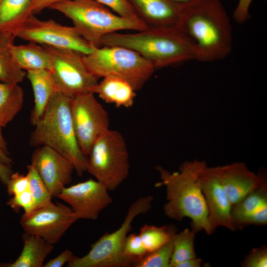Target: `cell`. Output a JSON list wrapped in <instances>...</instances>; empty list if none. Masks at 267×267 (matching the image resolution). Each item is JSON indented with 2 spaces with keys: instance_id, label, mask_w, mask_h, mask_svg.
I'll return each instance as SVG.
<instances>
[{
  "instance_id": "cell-12",
  "label": "cell",
  "mask_w": 267,
  "mask_h": 267,
  "mask_svg": "<svg viewBox=\"0 0 267 267\" xmlns=\"http://www.w3.org/2000/svg\"><path fill=\"white\" fill-rule=\"evenodd\" d=\"M77 220L69 206L51 201L29 214H23L19 222L25 232L38 236L54 245Z\"/></svg>"
},
{
  "instance_id": "cell-7",
  "label": "cell",
  "mask_w": 267,
  "mask_h": 267,
  "mask_svg": "<svg viewBox=\"0 0 267 267\" xmlns=\"http://www.w3.org/2000/svg\"><path fill=\"white\" fill-rule=\"evenodd\" d=\"M151 195L140 197L130 206L120 227L111 233H106L91 246L85 256L76 257L67 264V267H127L133 266L124 254V245L135 218L148 213L152 207Z\"/></svg>"
},
{
  "instance_id": "cell-19",
  "label": "cell",
  "mask_w": 267,
  "mask_h": 267,
  "mask_svg": "<svg viewBox=\"0 0 267 267\" xmlns=\"http://www.w3.org/2000/svg\"><path fill=\"white\" fill-rule=\"evenodd\" d=\"M102 78L92 89V93L97 94L106 102L118 107L129 108L133 105L136 90L129 82L113 76Z\"/></svg>"
},
{
  "instance_id": "cell-13",
  "label": "cell",
  "mask_w": 267,
  "mask_h": 267,
  "mask_svg": "<svg viewBox=\"0 0 267 267\" xmlns=\"http://www.w3.org/2000/svg\"><path fill=\"white\" fill-rule=\"evenodd\" d=\"M108 191L98 181L89 179L65 186L56 197L66 202L78 220H95L113 201Z\"/></svg>"
},
{
  "instance_id": "cell-15",
  "label": "cell",
  "mask_w": 267,
  "mask_h": 267,
  "mask_svg": "<svg viewBox=\"0 0 267 267\" xmlns=\"http://www.w3.org/2000/svg\"><path fill=\"white\" fill-rule=\"evenodd\" d=\"M200 182L207 208L211 234L219 226L233 230L230 219L231 205L211 167L206 166L203 170Z\"/></svg>"
},
{
  "instance_id": "cell-39",
  "label": "cell",
  "mask_w": 267,
  "mask_h": 267,
  "mask_svg": "<svg viewBox=\"0 0 267 267\" xmlns=\"http://www.w3.org/2000/svg\"><path fill=\"white\" fill-rule=\"evenodd\" d=\"M64 0H32L31 8L32 13L33 14L39 13L52 4Z\"/></svg>"
},
{
  "instance_id": "cell-35",
  "label": "cell",
  "mask_w": 267,
  "mask_h": 267,
  "mask_svg": "<svg viewBox=\"0 0 267 267\" xmlns=\"http://www.w3.org/2000/svg\"><path fill=\"white\" fill-rule=\"evenodd\" d=\"M244 267H267V248L263 245L253 248L242 263Z\"/></svg>"
},
{
  "instance_id": "cell-41",
  "label": "cell",
  "mask_w": 267,
  "mask_h": 267,
  "mask_svg": "<svg viewBox=\"0 0 267 267\" xmlns=\"http://www.w3.org/2000/svg\"><path fill=\"white\" fill-rule=\"evenodd\" d=\"M177 5L183 8L198 0H170Z\"/></svg>"
},
{
  "instance_id": "cell-3",
  "label": "cell",
  "mask_w": 267,
  "mask_h": 267,
  "mask_svg": "<svg viewBox=\"0 0 267 267\" xmlns=\"http://www.w3.org/2000/svg\"><path fill=\"white\" fill-rule=\"evenodd\" d=\"M72 98L58 91L54 94L34 126L29 143L34 147L45 145L56 150L73 164L81 176L87 171V156L82 151L76 135L70 106Z\"/></svg>"
},
{
  "instance_id": "cell-11",
  "label": "cell",
  "mask_w": 267,
  "mask_h": 267,
  "mask_svg": "<svg viewBox=\"0 0 267 267\" xmlns=\"http://www.w3.org/2000/svg\"><path fill=\"white\" fill-rule=\"evenodd\" d=\"M70 106L78 142L87 156L95 140L110 129L108 113L91 92L73 97Z\"/></svg>"
},
{
  "instance_id": "cell-8",
  "label": "cell",
  "mask_w": 267,
  "mask_h": 267,
  "mask_svg": "<svg viewBox=\"0 0 267 267\" xmlns=\"http://www.w3.org/2000/svg\"><path fill=\"white\" fill-rule=\"evenodd\" d=\"M87 171L109 191L126 180L130 171L129 154L119 132L109 129L95 140L87 155Z\"/></svg>"
},
{
  "instance_id": "cell-21",
  "label": "cell",
  "mask_w": 267,
  "mask_h": 267,
  "mask_svg": "<svg viewBox=\"0 0 267 267\" xmlns=\"http://www.w3.org/2000/svg\"><path fill=\"white\" fill-rule=\"evenodd\" d=\"M260 174L259 185L231 207L230 219L233 230L244 227L247 219L261 206L267 204V178L262 172Z\"/></svg>"
},
{
  "instance_id": "cell-23",
  "label": "cell",
  "mask_w": 267,
  "mask_h": 267,
  "mask_svg": "<svg viewBox=\"0 0 267 267\" xmlns=\"http://www.w3.org/2000/svg\"><path fill=\"white\" fill-rule=\"evenodd\" d=\"M32 0H0V33H14L33 13Z\"/></svg>"
},
{
  "instance_id": "cell-20",
  "label": "cell",
  "mask_w": 267,
  "mask_h": 267,
  "mask_svg": "<svg viewBox=\"0 0 267 267\" xmlns=\"http://www.w3.org/2000/svg\"><path fill=\"white\" fill-rule=\"evenodd\" d=\"M22 251L13 262L0 265L4 267H42L46 257L52 251L54 245L41 237L24 232L22 235Z\"/></svg>"
},
{
  "instance_id": "cell-27",
  "label": "cell",
  "mask_w": 267,
  "mask_h": 267,
  "mask_svg": "<svg viewBox=\"0 0 267 267\" xmlns=\"http://www.w3.org/2000/svg\"><path fill=\"white\" fill-rule=\"evenodd\" d=\"M195 234L191 229L185 228L175 234L170 267H177L180 263L196 257L194 250Z\"/></svg>"
},
{
  "instance_id": "cell-10",
  "label": "cell",
  "mask_w": 267,
  "mask_h": 267,
  "mask_svg": "<svg viewBox=\"0 0 267 267\" xmlns=\"http://www.w3.org/2000/svg\"><path fill=\"white\" fill-rule=\"evenodd\" d=\"M14 36L43 45L75 50L84 55L90 53L92 49L74 26L62 25L52 19L40 20L33 14Z\"/></svg>"
},
{
  "instance_id": "cell-38",
  "label": "cell",
  "mask_w": 267,
  "mask_h": 267,
  "mask_svg": "<svg viewBox=\"0 0 267 267\" xmlns=\"http://www.w3.org/2000/svg\"><path fill=\"white\" fill-rule=\"evenodd\" d=\"M76 257L72 252L68 249L65 250L55 258L47 261L43 267H62L67 264Z\"/></svg>"
},
{
  "instance_id": "cell-2",
  "label": "cell",
  "mask_w": 267,
  "mask_h": 267,
  "mask_svg": "<svg viewBox=\"0 0 267 267\" xmlns=\"http://www.w3.org/2000/svg\"><path fill=\"white\" fill-rule=\"evenodd\" d=\"M206 166L205 161L194 160L183 162L177 172L158 167L161 181L155 186L166 187L164 211L166 216L178 221L189 218L193 231L196 233L204 230L210 235L208 210L200 182V174Z\"/></svg>"
},
{
  "instance_id": "cell-26",
  "label": "cell",
  "mask_w": 267,
  "mask_h": 267,
  "mask_svg": "<svg viewBox=\"0 0 267 267\" xmlns=\"http://www.w3.org/2000/svg\"><path fill=\"white\" fill-rule=\"evenodd\" d=\"M176 231V227L174 225L157 226L145 224L140 228L139 235L148 253L168 243Z\"/></svg>"
},
{
  "instance_id": "cell-40",
  "label": "cell",
  "mask_w": 267,
  "mask_h": 267,
  "mask_svg": "<svg viewBox=\"0 0 267 267\" xmlns=\"http://www.w3.org/2000/svg\"><path fill=\"white\" fill-rule=\"evenodd\" d=\"M202 262L201 259L195 257L180 263L177 267H200Z\"/></svg>"
},
{
  "instance_id": "cell-32",
  "label": "cell",
  "mask_w": 267,
  "mask_h": 267,
  "mask_svg": "<svg viewBox=\"0 0 267 267\" xmlns=\"http://www.w3.org/2000/svg\"><path fill=\"white\" fill-rule=\"evenodd\" d=\"M14 211L18 212L21 209L24 214H29L35 209L33 196L28 189L21 193L12 196L6 202Z\"/></svg>"
},
{
  "instance_id": "cell-22",
  "label": "cell",
  "mask_w": 267,
  "mask_h": 267,
  "mask_svg": "<svg viewBox=\"0 0 267 267\" xmlns=\"http://www.w3.org/2000/svg\"><path fill=\"white\" fill-rule=\"evenodd\" d=\"M11 51L16 64L24 71L52 69L51 56L44 45L32 42L13 44Z\"/></svg>"
},
{
  "instance_id": "cell-6",
  "label": "cell",
  "mask_w": 267,
  "mask_h": 267,
  "mask_svg": "<svg viewBox=\"0 0 267 267\" xmlns=\"http://www.w3.org/2000/svg\"><path fill=\"white\" fill-rule=\"evenodd\" d=\"M89 71L97 79L113 76L129 82L136 91L150 78L156 69L136 51L119 46H92V51L83 55Z\"/></svg>"
},
{
  "instance_id": "cell-24",
  "label": "cell",
  "mask_w": 267,
  "mask_h": 267,
  "mask_svg": "<svg viewBox=\"0 0 267 267\" xmlns=\"http://www.w3.org/2000/svg\"><path fill=\"white\" fill-rule=\"evenodd\" d=\"M16 38L11 33H0V82L10 84L21 83L26 76L25 71L15 62L11 51Z\"/></svg>"
},
{
  "instance_id": "cell-18",
  "label": "cell",
  "mask_w": 267,
  "mask_h": 267,
  "mask_svg": "<svg viewBox=\"0 0 267 267\" xmlns=\"http://www.w3.org/2000/svg\"><path fill=\"white\" fill-rule=\"evenodd\" d=\"M26 76L31 84L34 92V106L31 112L30 122L35 126L57 91L50 70L28 71L26 72Z\"/></svg>"
},
{
  "instance_id": "cell-17",
  "label": "cell",
  "mask_w": 267,
  "mask_h": 267,
  "mask_svg": "<svg viewBox=\"0 0 267 267\" xmlns=\"http://www.w3.org/2000/svg\"><path fill=\"white\" fill-rule=\"evenodd\" d=\"M147 27H174L182 8L170 0H128Z\"/></svg>"
},
{
  "instance_id": "cell-16",
  "label": "cell",
  "mask_w": 267,
  "mask_h": 267,
  "mask_svg": "<svg viewBox=\"0 0 267 267\" xmlns=\"http://www.w3.org/2000/svg\"><path fill=\"white\" fill-rule=\"evenodd\" d=\"M211 169L231 206L257 187L260 182V173L256 174L252 172L243 162H235Z\"/></svg>"
},
{
  "instance_id": "cell-36",
  "label": "cell",
  "mask_w": 267,
  "mask_h": 267,
  "mask_svg": "<svg viewBox=\"0 0 267 267\" xmlns=\"http://www.w3.org/2000/svg\"><path fill=\"white\" fill-rule=\"evenodd\" d=\"M253 0H239L235 8L233 17L240 24L243 23L250 17L249 9Z\"/></svg>"
},
{
  "instance_id": "cell-31",
  "label": "cell",
  "mask_w": 267,
  "mask_h": 267,
  "mask_svg": "<svg viewBox=\"0 0 267 267\" xmlns=\"http://www.w3.org/2000/svg\"><path fill=\"white\" fill-rule=\"evenodd\" d=\"M12 164L7 143L2 134V128L0 127V181L5 186L13 173Z\"/></svg>"
},
{
  "instance_id": "cell-37",
  "label": "cell",
  "mask_w": 267,
  "mask_h": 267,
  "mask_svg": "<svg viewBox=\"0 0 267 267\" xmlns=\"http://www.w3.org/2000/svg\"><path fill=\"white\" fill-rule=\"evenodd\" d=\"M267 223V204H265L253 213L246 220L244 226L254 224L266 225Z\"/></svg>"
},
{
  "instance_id": "cell-14",
  "label": "cell",
  "mask_w": 267,
  "mask_h": 267,
  "mask_svg": "<svg viewBox=\"0 0 267 267\" xmlns=\"http://www.w3.org/2000/svg\"><path fill=\"white\" fill-rule=\"evenodd\" d=\"M31 164L54 197L71 182L75 170L67 159L45 145L38 146L34 150Z\"/></svg>"
},
{
  "instance_id": "cell-4",
  "label": "cell",
  "mask_w": 267,
  "mask_h": 267,
  "mask_svg": "<svg viewBox=\"0 0 267 267\" xmlns=\"http://www.w3.org/2000/svg\"><path fill=\"white\" fill-rule=\"evenodd\" d=\"M101 44L132 49L155 69L194 59L188 42L176 26L148 27L135 33L114 32L105 35Z\"/></svg>"
},
{
  "instance_id": "cell-33",
  "label": "cell",
  "mask_w": 267,
  "mask_h": 267,
  "mask_svg": "<svg viewBox=\"0 0 267 267\" xmlns=\"http://www.w3.org/2000/svg\"><path fill=\"white\" fill-rule=\"evenodd\" d=\"M125 18L141 21L128 0H95ZM142 22V21H141Z\"/></svg>"
},
{
  "instance_id": "cell-25",
  "label": "cell",
  "mask_w": 267,
  "mask_h": 267,
  "mask_svg": "<svg viewBox=\"0 0 267 267\" xmlns=\"http://www.w3.org/2000/svg\"><path fill=\"white\" fill-rule=\"evenodd\" d=\"M24 92L18 84L0 82V127H5L23 107Z\"/></svg>"
},
{
  "instance_id": "cell-34",
  "label": "cell",
  "mask_w": 267,
  "mask_h": 267,
  "mask_svg": "<svg viewBox=\"0 0 267 267\" xmlns=\"http://www.w3.org/2000/svg\"><path fill=\"white\" fill-rule=\"evenodd\" d=\"M7 192L9 196L21 193L29 189L28 176L19 172L12 173L6 185Z\"/></svg>"
},
{
  "instance_id": "cell-30",
  "label": "cell",
  "mask_w": 267,
  "mask_h": 267,
  "mask_svg": "<svg viewBox=\"0 0 267 267\" xmlns=\"http://www.w3.org/2000/svg\"><path fill=\"white\" fill-rule=\"evenodd\" d=\"M147 253L139 234H128L124 245V254L133 267Z\"/></svg>"
},
{
  "instance_id": "cell-9",
  "label": "cell",
  "mask_w": 267,
  "mask_h": 267,
  "mask_svg": "<svg viewBox=\"0 0 267 267\" xmlns=\"http://www.w3.org/2000/svg\"><path fill=\"white\" fill-rule=\"evenodd\" d=\"M44 46L52 57L51 72L57 91L70 97L91 92L98 79L86 66L84 55L71 49Z\"/></svg>"
},
{
  "instance_id": "cell-29",
  "label": "cell",
  "mask_w": 267,
  "mask_h": 267,
  "mask_svg": "<svg viewBox=\"0 0 267 267\" xmlns=\"http://www.w3.org/2000/svg\"><path fill=\"white\" fill-rule=\"evenodd\" d=\"M27 174L29 181V189L34 200L35 209L50 202L53 196L31 164L28 166Z\"/></svg>"
},
{
  "instance_id": "cell-5",
  "label": "cell",
  "mask_w": 267,
  "mask_h": 267,
  "mask_svg": "<svg viewBox=\"0 0 267 267\" xmlns=\"http://www.w3.org/2000/svg\"><path fill=\"white\" fill-rule=\"evenodd\" d=\"M48 8L70 19L74 27L91 46H102L106 35L124 30L142 31L147 26L142 22L124 18L113 13L95 0H66Z\"/></svg>"
},
{
  "instance_id": "cell-1",
  "label": "cell",
  "mask_w": 267,
  "mask_h": 267,
  "mask_svg": "<svg viewBox=\"0 0 267 267\" xmlns=\"http://www.w3.org/2000/svg\"><path fill=\"white\" fill-rule=\"evenodd\" d=\"M176 27L188 42L195 60L215 61L231 52V25L220 0H198L182 8Z\"/></svg>"
},
{
  "instance_id": "cell-28",
  "label": "cell",
  "mask_w": 267,
  "mask_h": 267,
  "mask_svg": "<svg viewBox=\"0 0 267 267\" xmlns=\"http://www.w3.org/2000/svg\"><path fill=\"white\" fill-rule=\"evenodd\" d=\"M174 235L168 243L161 247L147 253L141 260L136 262L134 267H170Z\"/></svg>"
}]
</instances>
